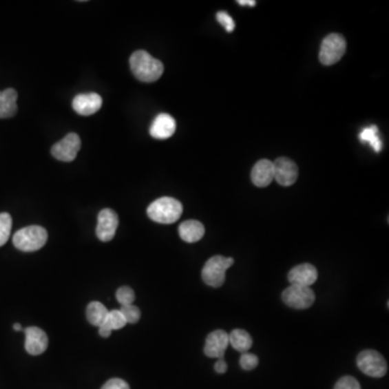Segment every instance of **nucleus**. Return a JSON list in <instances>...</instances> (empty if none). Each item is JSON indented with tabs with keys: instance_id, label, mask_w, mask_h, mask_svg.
<instances>
[{
	"instance_id": "1",
	"label": "nucleus",
	"mask_w": 389,
	"mask_h": 389,
	"mask_svg": "<svg viewBox=\"0 0 389 389\" xmlns=\"http://www.w3.org/2000/svg\"><path fill=\"white\" fill-rule=\"evenodd\" d=\"M130 68L138 81L143 83L157 81L163 74V64L160 61L144 50L136 51L130 56Z\"/></svg>"
},
{
	"instance_id": "2",
	"label": "nucleus",
	"mask_w": 389,
	"mask_h": 389,
	"mask_svg": "<svg viewBox=\"0 0 389 389\" xmlns=\"http://www.w3.org/2000/svg\"><path fill=\"white\" fill-rule=\"evenodd\" d=\"M183 213V206L172 197H161L149 204L147 215L154 222L160 224L176 223Z\"/></svg>"
},
{
	"instance_id": "3",
	"label": "nucleus",
	"mask_w": 389,
	"mask_h": 389,
	"mask_svg": "<svg viewBox=\"0 0 389 389\" xmlns=\"http://www.w3.org/2000/svg\"><path fill=\"white\" fill-rule=\"evenodd\" d=\"M48 240V233L43 227L32 225L17 231L13 236L15 248L23 252L41 250Z\"/></svg>"
},
{
	"instance_id": "4",
	"label": "nucleus",
	"mask_w": 389,
	"mask_h": 389,
	"mask_svg": "<svg viewBox=\"0 0 389 389\" xmlns=\"http://www.w3.org/2000/svg\"><path fill=\"white\" fill-rule=\"evenodd\" d=\"M233 259L225 256H212L204 264L201 271V276L204 284L212 288H220L223 286L227 279V271L233 266Z\"/></svg>"
},
{
	"instance_id": "5",
	"label": "nucleus",
	"mask_w": 389,
	"mask_h": 389,
	"mask_svg": "<svg viewBox=\"0 0 389 389\" xmlns=\"http://www.w3.org/2000/svg\"><path fill=\"white\" fill-rule=\"evenodd\" d=\"M357 366L364 375L368 377H377V379L385 377L388 370V366H387L384 357L377 350H372V349H367L358 355Z\"/></svg>"
},
{
	"instance_id": "6",
	"label": "nucleus",
	"mask_w": 389,
	"mask_h": 389,
	"mask_svg": "<svg viewBox=\"0 0 389 389\" xmlns=\"http://www.w3.org/2000/svg\"><path fill=\"white\" fill-rule=\"evenodd\" d=\"M345 51H346L345 38L339 34H330L322 41L319 52V60L324 65H333L344 56Z\"/></svg>"
},
{
	"instance_id": "7",
	"label": "nucleus",
	"mask_w": 389,
	"mask_h": 389,
	"mask_svg": "<svg viewBox=\"0 0 389 389\" xmlns=\"http://www.w3.org/2000/svg\"><path fill=\"white\" fill-rule=\"evenodd\" d=\"M315 293L311 286H302L291 284L282 293L284 304L294 309H306L314 304Z\"/></svg>"
},
{
	"instance_id": "8",
	"label": "nucleus",
	"mask_w": 389,
	"mask_h": 389,
	"mask_svg": "<svg viewBox=\"0 0 389 389\" xmlns=\"http://www.w3.org/2000/svg\"><path fill=\"white\" fill-rule=\"evenodd\" d=\"M81 147V138L78 136V134H68L63 140H61L52 146L51 154L58 160L71 162L75 160Z\"/></svg>"
},
{
	"instance_id": "9",
	"label": "nucleus",
	"mask_w": 389,
	"mask_h": 389,
	"mask_svg": "<svg viewBox=\"0 0 389 389\" xmlns=\"http://www.w3.org/2000/svg\"><path fill=\"white\" fill-rule=\"evenodd\" d=\"M274 180L284 187L293 185L299 178V168L291 159L282 157L274 161Z\"/></svg>"
},
{
	"instance_id": "10",
	"label": "nucleus",
	"mask_w": 389,
	"mask_h": 389,
	"mask_svg": "<svg viewBox=\"0 0 389 389\" xmlns=\"http://www.w3.org/2000/svg\"><path fill=\"white\" fill-rule=\"evenodd\" d=\"M118 215L112 209H103L98 213L96 236L103 242H108L115 237L118 227Z\"/></svg>"
},
{
	"instance_id": "11",
	"label": "nucleus",
	"mask_w": 389,
	"mask_h": 389,
	"mask_svg": "<svg viewBox=\"0 0 389 389\" xmlns=\"http://www.w3.org/2000/svg\"><path fill=\"white\" fill-rule=\"evenodd\" d=\"M25 333L26 352L33 356L43 354L48 348V337L43 330L38 326H28L24 329Z\"/></svg>"
},
{
	"instance_id": "12",
	"label": "nucleus",
	"mask_w": 389,
	"mask_h": 389,
	"mask_svg": "<svg viewBox=\"0 0 389 389\" xmlns=\"http://www.w3.org/2000/svg\"><path fill=\"white\" fill-rule=\"evenodd\" d=\"M229 333L223 330H216L207 337L204 354L210 358H223L229 347Z\"/></svg>"
},
{
	"instance_id": "13",
	"label": "nucleus",
	"mask_w": 389,
	"mask_h": 389,
	"mask_svg": "<svg viewBox=\"0 0 389 389\" xmlns=\"http://www.w3.org/2000/svg\"><path fill=\"white\" fill-rule=\"evenodd\" d=\"M102 103L103 101L98 93H83L74 98L73 108L79 115L91 116L100 111Z\"/></svg>"
},
{
	"instance_id": "14",
	"label": "nucleus",
	"mask_w": 389,
	"mask_h": 389,
	"mask_svg": "<svg viewBox=\"0 0 389 389\" xmlns=\"http://www.w3.org/2000/svg\"><path fill=\"white\" fill-rule=\"evenodd\" d=\"M290 284L295 286H311L318 279V271L311 264L304 263L293 267L288 275Z\"/></svg>"
},
{
	"instance_id": "15",
	"label": "nucleus",
	"mask_w": 389,
	"mask_h": 389,
	"mask_svg": "<svg viewBox=\"0 0 389 389\" xmlns=\"http://www.w3.org/2000/svg\"><path fill=\"white\" fill-rule=\"evenodd\" d=\"M176 130V123L172 116L168 114H159L151 123L149 134L158 140H166L174 136Z\"/></svg>"
},
{
	"instance_id": "16",
	"label": "nucleus",
	"mask_w": 389,
	"mask_h": 389,
	"mask_svg": "<svg viewBox=\"0 0 389 389\" xmlns=\"http://www.w3.org/2000/svg\"><path fill=\"white\" fill-rule=\"evenodd\" d=\"M251 180L257 187H266L274 180V163L269 159H261L254 165Z\"/></svg>"
},
{
	"instance_id": "17",
	"label": "nucleus",
	"mask_w": 389,
	"mask_h": 389,
	"mask_svg": "<svg viewBox=\"0 0 389 389\" xmlns=\"http://www.w3.org/2000/svg\"><path fill=\"white\" fill-rule=\"evenodd\" d=\"M178 233L182 240L189 244H193L204 236V227L196 220H189L180 225Z\"/></svg>"
},
{
	"instance_id": "18",
	"label": "nucleus",
	"mask_w": 389,
	"mask_h": 389,
	"mask_svg": "<svg viewBox=\"0 0 389 389\" xmlns=\"http://www.w3.org/2000/svg\"><path fill=\"white\" fill-rule=\"evenodd\" d=\"M18 92L9 88L0 91V118H11L18 112Z\"/></svg>"
},
{
	"instance_id": "19",
	"label": "nucleus",
	"mask_w": 389,
	"mask_h": 389,
	"mask_svg": "<svg viewBox=\"0 0 389 389\" xmlns=\"http://www.w3.org/2000/svg\"><path fill=\"white\" fill-rule=\"evenodd\" d=\"M126 324V319L123 318L119 309L108 311L107 316L104 319L103 324L98 326V333L102 337H109L112 331L123 329Z\"/></svg>"
},
{
	"instance_id": "20",
	"label": "nucleus",
	"mask_w": 389,
	"mask_h": 389,
	"mask_svg": "<svg viewBox=\"0 0 389 389\" xmlns=\"http://www.w3.org/2000/svg\"><path fill=\"white\" fill-rule=\"evenodd\" d=\"M229 344L231 345L235 350L244 353H248L249 349L251 348L253 341L252 337L248 332L244 330L236 329L233 330L229 334Z\"/></svg>"
},
{
	"instance_id": "21",
	"label": "nucleus",
	"mask_w": 389,
	"mask_h": 389,
	"mask_svg": "<svg viewBox=\"0 0 389 389\" xmlns=\"http://www.w3.org/2000/svg\"><path fill=\"white\" fill-rule=\"evenodd\" d=\"M108 314V309L100 302H91L87 307V319L92 326H100Z\"/></svg>"
},
{
	"instance_id": "22",
	"label": "nucleus",
	"mask_w": 389,
	"mask_h": 389,
	"mask_svg": "<svg viewBox=\"0 0 389 389\" xmlns=\"http://www.w3.org/2000/svg\"><path fill=\"white\" fill-rule=\"evenodd\" d=\"M359 138L360 141L364 142V143H369L372 146V149H375V153H379L382 151V140L379 136V129L375 125L362 129L359 134Z\"/></svg>"
},
{
	"instance_id": "23",
	"label": "nucleus",
	"mask_w": 389,
	"mask_h": 389,
	"mask_svg": "<svg viewBox=\"0 0 389 389\" xmlns=\"http://www.w3.org/2000/svg\"><path fill=\"white\" fill-rule=\"evenodd\" d=\"M12 229V219L9 213H0V246L7 244Z\"/></svg>"
},
{
	"instance_id": "24",
	"label": "nucleus",
	"mask_w": 389,
	"mask_h": 389,
	"mask_svg": "<svg viewBox=\"0 0 389 389\" xmlns=\"http://www.w3.org/2000/svg\"><path fill=\"white\" fill-rule=\"evenodd\" d=\"M116 299L118 301L121 306H127V305L134 304L136 299V294L130 286H121L116 292Z\"/></svg>"
},
{
	"instance_id": "25",
	"label": "nucleus",
	"mask_w": 389,
	"mask_h": 389,
	"mask_svg": "<svg viewBox=\"0 0 389 389\" xmlns=\"http://www.w3.org/2000/svg\"><path fill=\"white\" fill-rule=\"evenodd\" d=\"M119 311L123 314V318L126 319L127 324H136L141 318V311L134 304L121 306Z\"/></svg>"
},
{
	"instance_id": "26",
	"label": "nucleus",
	"mask_w": 389,
	"mask_h": 389,
	"mask_svg": "<svg viewBox=\"0 0 389 389\" xmlns=\"http://www.w3.org/2000/svg\"><path fill=\"white\" fill-rule=\"evenodd\" d=\"M259 364V358L255 355L250 354V353H244L240 357V366L242 369L246 371L255 369Z\"/></svg>"
},
{
	"instance_id": "27",
	"label": "nucleus",
	"mask_w": 389,
	"mask_h": 389,
	"mask_svg": "<svg viewBox=\"0 0 389 389\" xmlns=\"http://www.w3.org/2000/svg\"><path fill=\"white\" fill-rule=\"evenodd\" d=\"M334 389H361V387L355 377H343L337 381Z\"/></svg>"
},
{
	"instance_id": "28",
	"label": "nucleus",
	"mask_w": 389,
	"mask_h": 389,
	"mask_svg": "<svg viewBox=\"0 0 389 389\" xmlns=\"http://www.w3.org/2000/svg\"><path fill=\"white\" fill-rule=\"evenodd\" d=\"M216 19H218V22H219L222 26H224V28H225L229 33H231V32L235 30V26L236 25H235L233 18H231L229 13L225 12V11H220V12H218Z\"/></svg>"
},
{
	"instance_id": "29",
	"label": "nucleus",
	"mask_w": 389,
	"mask_h": 389,
	"mask_svg": "<svg viewBox=\"0 0 389 389\" xmlns=\"http://www.w3.org/2000/svg\"><path fill=\"white\" fill-rule=\"evenodd\" d=\"M101 389H130V386L123 379H112L107 381Z\"/></svg>"
},
{
	"instance_id": "30",
	"label": "nucleus",
	"mask_w": 389,
	"mask_h": 389,
	"mask_svg": "<svg viewBox=\"0 0 389 389\" xmlns=\"http://www.w3.org/2000/svg\"><path fill=\"white\" fill-rule=\"evenodd\" d=\"M214 369H215V371L218 372V373H220V375H223V373H225V372L227 371V364L223 358H221V359L216 361L215 366H214Z\"/></svg>"
},
{
	"instance_id": "31",
	"label": "nucleus",
	"mask_w": 389,
	"mask_h": 389,
	"mask_svg": "<svg viewBox=\"0 0 389 389\" xmlns=\"http://www.w3.org/2000/svg\"><path fill=\"white\" fill-rule=\"evenodd\" d=\"M237 3L240 6H251V7L256 5V1H254V0H239Z\"/></svg>"
},
{
	"instance_id": "32",
	"label": "nucleus",
	"mask_w": 389,
	"mask_h": 389,
	"mask_svg": "<svg viewBox=\"0 0 389 389\" xmlns=\"http://www.w3.org/2000/svg\"><path fill=\"white\" fill-rule=\"evenodd\" d=\"M13 329H14L15 331H21L22 326H21L20 324H15L14 326H13Z\"/></svg>"
}]
</instances>
